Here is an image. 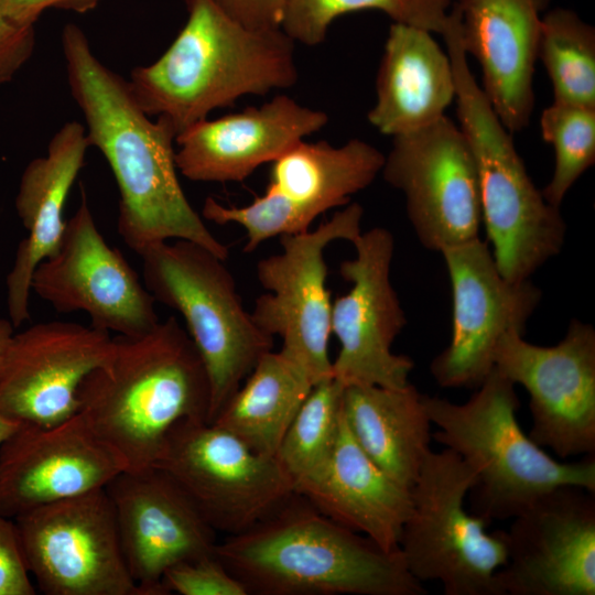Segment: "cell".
Instances as JSON below:
<instances>
[{
  "label": "cell",
  "instance_id": "obj_1",
  "mask_svg": "<svg viewBox=\"0 0 595 595\" xmlns=\"http://www.w3.org/2000/svg\"><path fill=\"white\" fill-rule=\"evenodd\" d=\"M61 44L89 145L104 155L118 186L117 230L125 244L139 255L152 245L182 239L227 260L228 247L207 228L182 188L172 126L140 108L128 82L96 56L78 25H65Z\"/></svg>",
  "mask_w": 595,
  "mask_h": 595
},
{
  "label": "cell",
  "instance_id": "obj_2",
  "mask_svg": "<svg viewBox=\"0 0 595 595\" xmlns=\"http://www.w3.org/2000/svg\"><path fill=\"white\" fill-rule=\"evenodd\" d=\"M216 556L247 595H424L400 550L329 519L293 493L249 529L217 542Z\"/></svg>",
  "mask_w": 595,
  "mask_h": 595
},
{
  "label": "cell",
  "instance_id": "obj_3",
  "mask_svg": "<svg viewBox=\"0 0 595 595\" xmlns=\"http://www.w3.org/2000/svg\"><path fill=\"white\" fill-rule=\"evenodd\" d=\"M187 20L153 63L131 71L129 88L176 136L247 95L288 89L299 78L295 42L281 28L253 30L215 0H186Z\"/></svg>",
  "mask_w": 595,
  "mask_h": 595
},
{
  "label": "cell",
  "instance_id": "obj_4",
  "mask_svg": "<svg viewBox=\"0 0 595 595\" xmlns=\"http://www.w3.org/2000/svg\"><path fill=\"white\" fill-rule=\"evenodd\" d=\"M78 412L127 463L152 466L169 432L185 420L208 422L203 360L175 316L147 333L112 337L104 364L78 389Z\"/></svg>",
  "mask_w": 595,
  "mask_h": 595
},
{
  "label": "cell",
  "instance_id": "obj_5",
  "mask_svg": "<svg viewBox=\"0 0 595 595\" xmlns=\"http://www.w3.org/2000/svg\"><path fill=\"white\" fill-rule=\"evenodd\" d=\"M422 401L437 428L432 439L473 472L469 511L488 524L512 519L560 486L595 493L594 455L565 463L547 454L522 431L516 386L496 368L464 403L429 394Z\"/></svg>",
  "mask_w": 595,
  "mask_h": 595
},
{
  "label": "cell",
  "instance_id": "obj_6",
  "mask_svg": "<svg viewBox=\"0 0 595 595\" xmlns=\"http://www.w3.org/2000/svg\"><path fill=\"white\" fill-rule=\"evenodd\" d=\"M455 77L459 128L477 169L482 223L500 273L530 279L564 246L566 224L532 182L512 138L477 84L467 62L457 20L448 15L442 33Z\"/></svg>",
  "mask_w": 595,
  "mask_h": 595
},
{
  "label": "cell",
  "instance_id": "obj_7",
  "mask_svg": "<svg viewBox=\"0 0 595 595\" xmlns=\"http://www.w3.org/2000/svg\"><path fill=\"white\" fill-rule=\"evenodd\" d=\"M147 290L178 312L209 382L208 422L273 348L242 305L226 259L188 240L163 241L139 253Z\"/></svg>",
  "mask_w": 595,
  "mask_h": 595
},
{
  "label": "cell",
  "instance_id": "obj_8",
  "mask_svg": "<svg viewBox=\"0 0 595 595\" xmlns=\"http://www.w3.org/2000/svg\"><path fill=\"white\" fill-rule=\"evenodd\" d=\"M475 476L450 448L432 450L411 488V511L399 550L419 582H440L445 595H496L495 574L507 561L500 530L465 501Z\"/></svg>",
  "mask_w": 595,
  "mask_h": 595
},
{
  "label": "cell",
  "instance_id": "obj_9",
  "mask_svg": "<svg viewBox=\"0 0 595 595\" xmlns=\"http://www.w3.org/2000/svg\"><path fill=\"white\" fill-rule=\"evenodd\" d=\"M364 208L348 203L314 229L280 237L282 250L259 260L257 279L267 290L251 313L266 334L280 337V351L315 385L332 377L328 355L332 299L325 249L353 242L361 232Z\"/></svg>",
  "mask_w": 595,
  "mask_h": 595
},
{
  "label": "cell",
  "instance_id": "obj_10",
  "mask_svg": "<svg viewBox=\"0 0 595 595\" xmlns=\"http://www.w3.org/2000/svg\"><path fill=\"white\" fill-rule=\"evenodd\" d=\"M385 154L350 139L339 147L327 141L298 142L271 162L264 193L245 206H225L207 197L202 217L245 230L244 251L274 237L311 229L322 214L347 205L380 174Z\"/></svg>",
  "mask_w": 595,
  "mask_h": 595
},
{
  "label": "cell",
  "instance_id": "obj_11",
  "mask_svg": "<svg viewBox=\"0 0 595 595\" xmlns=\"http://www.w3.org/2000/svg\"><path fill=\"white\" fill-rule=\"evenodd\" d=\"M190 497L216 531L240 533L294 493L275 456L259 454L205 420L178 422L153 463Z\"/></svg>",
  "mask_w": 595,
  "mask_h": 595
},
{
  "label": "cell",
  "instance_id": "obj_12",
  "mask_svg": "<svg viewBox=\"0 0 595 595\" xmlns=\"http://www.w3.org/2000/svg\"><path fill=\"white\" fill-rule=\"evenodd\" d=\"M30 575L46 595H144L132 578L105 488L14 519Z\"/></svg>",
  "mask_w": 595,
  "mask_h": 595
},
{
  "label": "cell",
  "instance_id": "obj_13",
  "mask_svg": "<svg viewBox=\"0 0 595 595\" xmlns=\"http://www.w3.org/2000/svg\"><path fill=\"white\" fill-rule=\"evenodd\" d=\"M380 174L403 194L420 244L433 251L479 237L482 208L476 163L459 126L446 116L392 137Z\"/></svg>",
  "mask_w": 595,
  "mask_h": 595
},
{
  "label": "cell",
  "instance_id": "obj_14",
  "mask_svg": "<svg viewBox=\"0 0 595 595\" xmlns=\"http://www.w3.org/2000/svg\"><path fill=\"white\" fill-rule=\"evenodd\" d=\"M351 244L355 257L339 264V274L351 286L332 302L331 333L339 344L332 377L343 387H405L414 363L392 351L407 325L390 277L393 235L378 226L363 231Z\"/></svg>",
  "mask_w": 595,
  "mask_h": 595
},
{
  "label": "cell",
  "instance_id": "obj_15",
  "mask_svg": "<svg viewBox=\"0 0 595 595\" xmlns=\"http://www.w3.org/2000/svg\"><path fill=\"white\" fill-rule=\"evenodd\" d=\"M444 258L452 288L451 340L430 364L442 388L476 389L495 368V351L511 331L524 333L542 293L530 279L505 278L490 247L479 237L447 247Z\"/></svg>",
  "mask_w": 595,
  "mask_h": 595
},
{
  "label": "cell",
  "instance_id": "obj_16",
  "mask_svg": "<svg viewBox=\"0 0 595 595\" xmlns=\"http://www.w3.org/2000/svg\"><path fill=\"white\" fill-rule=\"evenodd\" d=\"M495 368L530 397V439L560 458L595 452V329L572 320L553 346L507 333L495 351Z\"/></svg>",
  "mask_w": 595,
  "mask_h": 595
},
{
  "label": "cell",
  "instance_id": "obj_17",
  "mask_svg": "<svg viewBox=\"0 0 595 595\" xmlns=\"http://www.w3.org/2000/svg\"><path fill=\"white\" fill-rule=\"evenodd\" d=\"M31 290L60 313L85 312L90 326L134 336L158 323L155 300L99 231L82 187L57 249L34 270Z\"/></svg>",
  "mask_w": 595,
  "mask_h": 595
},
{
  "label": "cell",
  "instance_id": "obj_18",
  "mask_svg": "<svg viewBox=\"0 0 595 595\" xmlns=\"http://www.w3.org/2000/svg\"><path fill=\"white\" fill-rule=\"evenodd\" d=\"M560 486L500 530L506 563L496 572V595H594L595 498Z\"/></svg>",
  "mask_w": 595,
  "mask_h": 595
},
{
  "label": "cell",
  "instance_id": "obj_19",
  "mask_svg": "<svg viewBox=\"0 0 595 595\" xmlns=\"http://www.w3.org/2000/svg\"><path fill=\"white\" fill-rule=\"evenodd\" d=\"M128 570L144 595H166L171 566L215 554L217 532L162 469H125L105 487Z\"/></svg>",
  "mask_w": 595,
  "mask_h": 595
},
{
  "label": "cell",
  "instance_id": "obj_20",
  "mask_svg": "<svg viewBox=\"0 0 595 595\" xmlns=\"http://www.w3.org/2000/svg\"><path fill=\"white\" fill-rule=\"evenodd\" d=\"M125 469V459L79 412L51 426L20 424L0 445V513L14 519L105 488Z\"/></svg>",
  "mask_w": 595,
  "mask_h": 595
},
{
  "label": "cell",
  "instance_id": "obj_21",
  "mask_svg": "<svg viewBox=\"0 0 595 595\" xmlns=\"http://www.w3.org/2000/svg\"><path fill=\"white\" fill-rule=\"evenodd\" d=\"M111 349L109 333L75 322H43L14 333L0 372V411L36 426L69 419L79 409L80 383Z\"/></svg>",
  "mask_w": 595,
  "mask_h": 595
},
{
  "label": "cell",
  "instance_id": "obj_22",
  "mask_svg": "<svg viewBox=\"0 0 595 595\" xmlns=\"http://www.w3.org/2000/svg\"><path fill=\"white\" fill-rule=\"evenodd\" d=\"M327 122L324 111L277 95L259 107L207 118L178 133L176 167L194 182H241Z\"/></svg>",
  "mask_w": 595,
  "mask_h": 595
},
{
  "label": "cell",
  "instance_id": "obj_23",
  "mask_svg": "<svg viewBox=\"0 0 595 595\" xmlns=\"http://www.w3.org/2000/svg\"><path fill=\"white\" fill-rule=\"evenodd\" d=\"M550 0H458L452 9L465 53L479 63L480 86L509 132L526 128L533 105L540 12Z\"/></svg>",
  "mask_w": 595,
  "mask_h": 595
},
{
  "label": "cell",
  "instance_id": "obj_24",
  "mask_svg": "<svg viewBox=\"0 0 595 595\" xmlns=\"http://www.w3.org/2000/svg\"><path fill=\"white\" fill-rule=\"evenodd\" d=\"M89 147L84 125L67 121L50 140L46 154L32 160L21 175L15 209L28 237L19 244L6 280L14 328L30 320L32 275L61 242L67 221L64 207Z\"/></svg>",
  "mask_w": 595,
  "mask_h": 595
},
{
  "label": "cell",
  "instance_id": "obj_25",
  "mask_svg": "<svg viewBox=\"0 0 595 595\" xmlns=\"http://www.w3.org/2000/svg\"><path fill=\"white\" fill-rule=\"evenodd\" d=\"M294 493L337 523L361 533L388 552L399 551L411 511V489L387 475L357 444L342 412L328 458L294 484Z\"/></svg>",
  "mask_w": 595,
  "mask_h": 595
},
{
  "label": "cell",
  "instance_id": "obj_26",
  "mask_svg": "<svg viewBox=\"0 0 595 595\" xmlns=\"http://www.w3.org/2000/svg\"><path fill=\"white\" fill-rule=\"evenodd\" d=\"M455 99V77L447 52L431 32L394 22L389 29L376 78V101L368 121L396 137L422 129L445 116Z\"/></svg>",
  "mask_w": 595,
  "mask_h": 595
},
{
  "label": "cell",
  "instance_id": "obj_27",
  "mask_svg": "<svg viewBox=\"0 0 595 595\" xmlns=\"http://www.w3.org/2000/svg\"><path fill=\"white\" fill-rule=\"evenodd\" d=\"M344 420L361 450L393 480L411 489L430 453L431 421L422 393L402 388L347 386Z\"/></svg>",
  "mask_w": 595,
  "mask_h": 595
},
{
  "label": "cell",
  "instance_id": "obj_28",
  "mask_svg": "<svg viewBox=\"0 0 595 595\" xmlns=\"http://www.w3.org/2000/svg\"><path fill=\"white\" fill-rule=\"evenodd\" d=\"M313 386L280 350H269L210 423L227 430L252 451L275 456Z\"/></svg>",
  "mask_w": 595,
  "mask_h": 595
},
{
  "label": "cell",
  "instance_id": "obj_29",
  "mask_svg": "<svg viewBox=\"0 0 595 595\" xmlns=\"http://www.w3.org/2000/svg\"><path fill=\"white\" fill-rule=\"evenodd\" d=\"M538 58L556 102L595 108V30L575 12L556 8L541 18Z\"/></svg>",
  "mask_w": 595,
  "mask_h": 595
},
{
  "label": "cell",
  "instance_id": "obj_30",
  "mask_svg": "<svg viewBox=\"0 0 595 595\" xmlns=\"http://www.w3.org/2000/svg\"><path fill=\"white\" fill-rule=\"evenodd\" d=\"M344 387L333 377L313 386L288 428L275 458L293 485L328 458L342 424Z\"/></svg>",
  "mask_w": 595,
  "mask_h": 595
},
{
  "label": "cell",
  "instance_id": "obj_31",
  "mask_svg": "<svg viewBox=\"0 0 595 595\" xmlns=\"http://www.w3.org/2000/svg\"><path fill=\"white\" fill-rule=\"evenodd\" d=\"M542 138L554 151V169L544 198L560 207L575 182L595 162V108L553 101L540 119Z\"/></svg>",
  "mask_w": 595,
  "mask_h": 595
},
{
  "label": "cell",
  "instance_id": "obj_32",
  "mask_svg": "<svg viewBox=\"0 0 595 595\" xmlns=\"http://www.w3.org/2000/svg\"><path fill=\"white\" fill-rule=\"evenodd\" d=\"M374 9L409 24L401 0H285L281 29L294 42L314 46L325 41L332 22L346 13Z\"/></svg>",
  "mask_w": 595,
  "mask_h": 595
},
{
  "label": "cell",
  "instance_id": "obj_33",
  "mask_svg": "<svg viewBox=\"0 0 595 595\" xmlns=\"http://www.w3.org/2000/svg\"><path fill=\"white\" fill-rule=\"evenodd\" d=\"M162 585L167 594L247 595L242 584L216 554L171 566L162 577Z\"/></svg>",
  "mask_w": 595,
  "mask_h": 595
},
{
  "label": "cell",
  "instance_id": "obj_34",
  "mask_svg": "<svg viewBox=\"0 0 595 595\" xmlns=\"http://www.w3.org/2000/svg\"><path fill=\"white\" fill-rule=\"evenodd\" d=\"M34 594L15 522L0 513V595Z\"/></svg>",
  "mask_w": 595,
  "mask_h": 595
},
{
  "label": "cell",
  "instance_id": "obj_35",
  "mask_svg": "<svg viewBox=\"0 0 595 595\" xmlns=\"http://www.w3.org/2000/svg\"><path fill=\"white\" fill-rule=\"evenodd\" d=\"M34 46V25H20L0 17V85L12 80L31 58Z\"/></svg>",
  "mask_w": 595,
  "mask_h": 595
},
{
  "label": "cell",
  "instance_id": "obj_36",
  "mask_svg": "<svg viewBox=\"0 0 595 595\" xmlns=\"http://www.w3.org/2000/svg\"><path fill=\"white\" fill-rule=\"evenodd\" d=\"M231 18L253 30L281 28L285 0H215Z\"/></svg>",
  "mask_w": 595,
  "mask_h": 595
},
{
  "label": "cell",
  "instance_id": "obj_37",
  "mask_svg": "<svg viewBox=\"0 0 595 595\" xmlns=\"http://www.w3.org/2000/svg\"><path fill=\"white\" fill-rule=\"evenodd\" d=\"M101 0H0V17L20 25H34L47 9H61L85 13Z\"/></svg>",
  "mask_w": 595,
  "mask_h": 595
},
{
  "label": "cell",
  "instance_id": "obj_38",
  "mask_svg": "<svg viewBox=\"0 0 595 595\" xmlns=\"http://www.w3.org/2000/svg\"><path fill=\"white\" fill-rule=\"evenodd\" d=\"M409 18V24L442 33L448 17L452 0H401Z\"/></svg>",
  "mask_w": 595,
  "mask_h": 595
},
{
  "label": "cell",
  "instance_id": "obj_39",
  "mask_svg": "<svg viewBox=\"0 0 595 595\" xmlns=\"http://www.w3.org/2000/svg\"><path fill=\"white\" fill-rule=\"evenodd\" d=\"M13 335L14 326L11 321L0 318V372L3 367Z\"/></svg>",
  "mask_w": 595,
  "mask_h": 595
},
{
  "label": "cell",
  "instance_id": "obj_40",
  "mask_svg": "<svg viewBox=\"0 0 595 595\" xmlns=\"http://www.w3.org/2000/svg\"><path fill=\"white\" fill-rule=\"evenodd\" d=\"M20 426V424L0 411V445Z\"/></svg>",
  "mask_w": 595,
  "mask_h": 595
}]
</instances>
